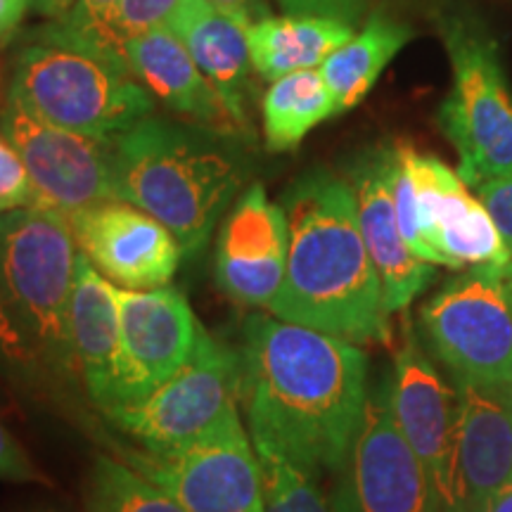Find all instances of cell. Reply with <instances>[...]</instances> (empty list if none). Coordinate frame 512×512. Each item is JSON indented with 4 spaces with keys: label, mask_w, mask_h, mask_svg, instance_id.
Returning <instances> with one entry per match:
<instances>
[{
    "label": "cell",
    "mask_w": 512,
    "mask_h": 512,
    "mask_svg": "<svg viewBox=\"0 0 512 512\" xmlns=\"http://www.w3.org/2000/svg\"><path fill=\"white\" fill-rule=\"evenodd\" d=\"M508 283H510V292H512V261L508 264Z\"/></svg>",
    "instance_id": "obj_38"
},
{
    "label": "cell",
    "mask_w": 512,
    "mask_h": 512,
    "mask_svg": "<svg viewBox=\"0 0 512 512\" xmlns=\"http://www.w3.org/2000/svg\"><path fill=\"white\" fill-rule=\"evenodd\" d=\"M339 114L320 69L280 76L261 100V126L271 152L294 150L318 124Z\"/></svg>",
    "instance_id": "obj_24"
},
{
    "label": "cell",
    "mask_w": 512,
    "mask_h": 512,
    "mask_svg": "<svg viewBox=\"0 0 512 512\" xmlns=\"http://www.w3.org/2000/svg\"><path fill=\"white\" fill-rule=\"evenodd\" d=\"M38 207V195L17 147L0 133V216Z\"/></svg>",
    "instance_id": "obj_30"
},
{
    "label": "cell",
    "mask_w": 512,
    "mask_h": 512,
    "mask_svg": "<svg viewBox=\"0 0 512 512\" xmlns=\"http://www.w3.org/2000/svg\"><path fill=\"white\" fill-rule=\"evenodd\" d=\"M5 392H8V389H5V384H3V382H0V399H3V396H5Z\"/></svg>",
    "instance_id": "obj_39"
},
{
    "label": "cell",
    "mask_w": 512,
    "mask_h": 512,
    "mask_svg": "<svg viewBox=\"0 0 512 512\" xmlns=\"http://www.w3.org/2000/svg\"><path fill=\"white\" fill-rule=\"evenodd\" d=\"M8 95L38 119L112 143L155 114V98L128 64L43 29H31L15 55Z\"/></svg>",
    "instance_id": "obj_5"
},
{
    "label": "cell",
    "mask_w": 512,
    "mask_h": 512,
    "mask_svg": "<svg viewBox=\"0 0 512 512\" xmlns=\"http://www.w3.org/2000/svg\"><path fill=\"white\" fill-rule=\"evenodd\" d=\"M0 91H3V76H0ZM0 95H3V93H0Z\"/></svg>",
    "instance_id": "obj_40"
},
{
    "label": "cell",
    "mask_w": 512,
    "mask_h": 512,
    "mask_svg": "<svg viewBox=\"0 0 512 512\" xmlns=\"http://www.w3.org/2000/svg\"><path fill=\"white\" fill-rule=\"evenodd\" d=\"M420 335L451 375L512 382L508 264H475L420 309Z\"/></svg>",
    "instance_id": "obj_8"
},
{
    "label": "cell",
    "mask_w": 512,
    "mask_h": 512,
    "mask_svg": "<svg viewBox=\"0 0 512 512\" xmlns=\"http://www.w3.org/2000/svg\"><path fill=\"white\" fill-rule=\"evenodd\" d=\"M413 31L406 24L377 12L358 34L339 46L320 64V74L328 83L339 114L351 110L370 93L389 62L411 41Z\"/></svg>",
    "instance_id": "obj_23"
},
{
    "label": "cell",
    "mask_w": 512,
    "mask_h": 512,
    "mask_svg": "<svg viewBox=\"0 0 512 512\" xmlns=\"http://www.w3.org/2000/svg\"><path fill=\"white\" fill-rule=\"evenodd\" d=\"M74 3L76 0H34V10L41 17L50 19V22H57L74 8Z\"/></svg>",
    "instance_id": "obj_36"
},
{
    "label": "cell",
    "mask_w": 512,
    "mask_h": 512,
    "mask_svg": "<svg viewBox=\"0 0 512 512\" xmlns=\"http://www.w3.org/2000/svg\"><path fill=\"white\" fill-rule=\"evenodd\" d=\"M446 46L453 86L439 110V126L458 150V176L472 188L512 176V95L496 43L453 24Z\"/></svg>",
    "instance_id": "obj_7"
},
{
    "label": "cell",
    "mask_w": 512,
    "mask_h": 512,
    "mask_svg": "<svg viewBox=\"0 0 512 512\" xmlns=\"http://www.w3.org/2000/svg\"><path fill=\"white\" fill-rule=\"evenodd\" d=\"M76 245L69 216L27 207L0 216V287L15 316L69 396L81 392L72 347Z\"/></svg>",
    "instance_id": "obj_4"
},
{
    "label": "cell",
    "mask_w": 512,
    "mask_h": 512,
    "mask_svg": "<svg viewBox=\"0 0 512 512\" xmlns=\"http://www.w3.org/2000/svg\"><path fill=\"white\" fill-rule=\"evenodd\" d=\"M0 482L15 484H50V479L38 470L22 444L0 420Z\"/></svg>",
    "instance_id": "obj_31"
},
{
    "label": "cell",
    "mask_w": 512,
    "mask_h": 512,
    "mask_svg": "<svg viewBox=\"0 0 512 512\" xmlns=\"http://www.w3.org/2000/svg\"><path fill=\"white\" fill-rule=\"evenodd\" d=\"M83 498L88 512H185L164 489L112 456L95 460Z\"/></svg>",
    "instance_id": "obj_26"
},
{
    "label": "cell",
    "mask_w": 512,
    "mask_h": 512,
    "mask_svg": "<svg viewBox=\"0 0 512 512\" xmlns=\"http://www.w3.org/2000/svg\"><path fill=\"white\" fill-rule=\"evenodd\" d=\"M290 230L283 204L271 202L261 183H252L233 204L216 245V283L245 306L273 302L285 278Z\"/></svg>",
    "instance_id": "obj_17"
},
{
    "label": "cell",
    "mask_w": 512,
    "mask_h": 512,
    "mask_svg": "<svg viewBox=\"0 0 512 512\" xmlns=\"http://www.w3.org/2000/svg\"><path fill=\"white\" fill-rule=\"evenodd\" d=\"M0 133L17 147L34 181L38 207L74 214L88 204L119 200L117 140H100L38 119L8 95L0 107Z\"/></svg>",
    "instance_id": "obj_11"
},
{
    "label": "cell",
    "mask_w": 512,
    "mask_h": 512,
    "mask_svg": "<svg viewBox=\"0 0 512 512\" xmlns=\"http://www.w3.org/2000/svg\"><path fill=\"white\" fill-rule=\"evenodd\" d=\"M169 29L181 38L197 67L211 81L233 117L242 138L252 136L249 93H252V57L247 29L233 22L209 0H185Z\"/></svg>",
    "instance_id": "obj_20"
},
{
    "label": "cell",
    "mask_w": 512,
    "mask_h": 512,
    "mask_svg": "<svg viewBox=\"0 0 512 512\" xmlns=\"http://www.w3.org/2000/svg\"><path fill=\"white\" fill-rule=\"evenodd\" d=\"M368 392V356L358 344L264 313L245 320L240 406L254 446L337 472Z\"/></svg>",
    "instance_id": "obj_1"
},
{
    "label": "cell",
    "mask_w": 512,
    "mask_h": 512,
    "mask_svg": "<svg viewBox=\"0 0 512 512\" xmlns=\"http://www.w3.org/2000/svg\"><path fill=\"white\" fill-rule=\"evenodd\" d=\"M354 36V24L330 17L268 15L247 27L254 72L264 81L302 69H318L339 46Z\"/></svg>",
    "instance_id": "obj_22"
},
{
    "label": "cell",
    "mask_w": 512,
    "mask_h": 512,
    "mask_svg": "<svg viewBox=\"0 0 512 512\" xmlns=\"http://www.w3.org/2000/svg\"><path fill=\"white\" fill-rule=\"evenodd\" d=\"M117 5L119 0H76L74 8L62 19H57V22L48 19L38 29H43L50 36L62 38V41L74 43V46L93 50V53L102 57L126 64V57L112 46L110 36H107Z\"/></svg>",
    "instance_id": "obj_28"
},
{
    "label": "cell",
    "mask_w": 512,
    "mask_h": 512,
    "mask_svg": "<svg viewBox=\"0 0 512 512\" xmlns=\"http://www.w3.org/2000/svg\"><path fill=\"white\" fill-rule=\"evenodd\" d=\"M117 453L185 512H264L259 458L240 411L181 451L117 446Z\"/></svg>",
    "instance_id": "obj_9"
},
{
    "label": "cell",
    "mask_w": 512,
    "mask_h": 512,
    "mask_svg": "<svg viewBox=\"0 0 512 512\" xmlns=\"http://www.w3.org/2000/svg\"><path fill=\"white\" fill-rule=\"evenodd\" d=\"M124 57L133 76L171 112L181 114L190 124L242 138L221 95L169 27L133 36L124 43Z\"/></svg>",
    "instance_id": "obj_19"
},
{
    "label": "cell",
    "mask_w": 512,
    "mask_h": 512,
    "mask_svg": "<svg viewBox=\"0 0 512 512\" xmlns=\"http://www.w3.org/2000/svg\"><path fill=\"white\" fill-rule=\"evenodd\" d=\"M482 512H512V477L486 501Z\"/></svg>",
    "instance_id": "obj_37"
},
{
    "label": "cell",
    "mask_w": 512,
    "mask_h": 512,
    "mask_svg": "<svg viewBox=\"0 0 512 512\" xmlns=\"http://www.w3.org/2000/svg\"><path fill=\"white\" fill-rule=\"evenodd\" d=\"M394 159L396 145L370 147L351 162L347 178L356 197L358 226L380 275L389 316L406 311L413 299L437 278L434 264L418 259L401 235L392 190Z\"/></svg>",
    "instance_id": "obj_18"
},
{
    "label": "cell",
    "mask_w": 512,
    "mask_h": 512,
    "mask_svg": "<svg viewBox=\"0 0 512 512\" xmlns=\"http://www.w3.org/2000/svg\"><path fill=\"white\" fill-rule=\"evenodd\" d=\"M79 252L124 290L171 283L183 259L176 235L136 204L105 200L69 214Z\"/></svg>",
    "instance_id": "obj_14"
},
{
    "label": "cell",
    "mask_w": 512,
    "mask_h": 512,
    "mask_svg": "<svg viewBox=\"0 0 512 512\" xmlns=\"http://www.w3.org/2000/svg\"><path fill=\"white\" fill-rule=\"evenodd\" d=\"M287 15L330 17L354 24L366 10L368 0H278Z\"/></svg>",
    "instance_id": "obj_33"
},
{
    "label": "cell",
    "mask_w": 512,
    "mask_h": 512,
    "mask_svg": "<svg viewBox=\"0 0 512 512\" xmlns=\"http://www.w3.org/2000/svg\"><path fill=\"white\" fill-rule=\"evenodd\" d=\"M72 347L83 392L98 411H107L117 401L119 382L117 285L81 252L72 294Z\"/></svg>",
    "instance_id": "obj_21"
},
{
    "label": "cell",
    "mask_w": 512,
    "mask_h": 512,
    "mask_svg": "<svg viewBox=\"0 0 512 512\" xmlns=\"http://www.w3.org/2000/svg\"><path fill=\"white\" fill-rule=\"evenodd\" d=\"M29 10H34V0H0V48L17 36Z\"/></svg>",
    "instance_id": "obj_35"
},
{
    "label": "cell",
    "mask_w": 512,
    "mask_h": 512,
    "mask_svg": "<svg viewBox=\"0 0 512 512\" xmlns=\"http://www.w3.org/2000/svg\"><path fill=\"white\" fill-rule=\"evenodd\" d=\"M185 0H119L110 22V43L124 55V43L145 31L169 27Z\"/></svg>",
    "instance_id": "obj_29"
},
{
    "label": "cell",
    "mask_w": 512,
    "mask_h": 512,
    "mask_svg": "<svg viewBox=\"0 0 512 512\" xmlns=\"http://www.w3.org/2000/svg\"><path fill=\"white\" fill-rule=\"evenodd\" d=\"M477 195L491 219H494L505 247L512 254V176L482 183L477 188Z\"/></svg>",
    "instance_id": "obj_32"
},
{
    "label": "cell",
    "mask_w": 512,
    "mask_h": 512,
    "mask_svg": "<svg viewBox=\"0 0 512 512\" xmlns=\"http://www.w3.org/2000/svg\"><path fill=\"white\" fill-rule=\"evenodd\" d=\"M389 380L396 425L420 458L444 505L456 437L458 394L456 384L448 382L434 366L432 351L408 316L401 320V342Z\"/></svg>",
    "instance_id": "obj_16"
},
{
    "label": "cell",
    "mask_w": 512,
    "mask_h": 512,
    "mask_svg": "<svg viewBox=\"0 0 512 512\" xmlns=\"http://www.w3.org/2000/svg\"><path fill=\"white\" fill-rule=\"evenodd\" d=\"M261 470L264 512H332L318 472L266 446H254Z\"/></svg>",
    "instance_id": "obj_27"
},
{
    "label": "cell",
    "mask_w": 512,
    "mask_h": 512,
    "mask_svg": "<svg viewBox=\"0 0 512 512\" xmlns=\"http://www.w3.org/2000/svg\"><path fill=\"white\" fill-rule=\"evenodd\" d=\"M290 230L285 278L268 311L354 344H389L392 323L384 306L347 178L313 169L283 192Z\"/></svg>",
    "instance_id": "obj_2"
},
{
    "label": "cell",
    "mask_w": 512,
    "mask_h": 512,
    "mask_svg": "<svg viewBox=\"0 0 512 512\" xmlns=\"http://www.w3.org/2000/svg\"><path fill=\"white\" fill-rule=\"evenodd\" d=\"M117 299L119 382L114 406H124L143 399L188 361L202 323L185 294L171 285L155 290L117 287Z\"/></svg>",
    "instance_id": "obj_13"
},
{
    "label": "cell",
    "mask_w": 512,
    "mask_h": 512,
    "mask_svg": "<svg viewBox=\"0 0 512 512\" xmlns=\"http://www.w3.org/2000/svg\"><path fill=\"white\" fill-rule=\"evenodd\" d=\"M456 437L444 512H482L512 477V382L453 375Z\"/></svg>",
    "instance_id": "obj_12"
},
{
    "label": "cell",
    "mask_w": 512,
    "mask_h": 512,
    "mask_svg": "<svg viewBox=\"0 0 512 512\" xmlns=\"http://www.w3.org/2000/svg\"><path fill=\"white\" fill-rule=\"evenodd\" d=\"M209 3L245 29L252 27V24L259 22V19L271 15V10H268L264 0H209Z\"/></svg>",
    "instance_id": "obj_34"
},
{
    "label": "cell",
    "mask_w": 512,
    "mask_h": 512,
    "mask_svg": "<svg viewBox=\"0 0 512 512\" xmlns=\"http://www.w3.org/2000/svg\"><path fill=\"white\" fill-rule=\"evenodd\" d=\"M114 157L119 200L162 221L183 256L204 252L249 176L238 136L155 114L114 143Z\"/></svg>",
    "instance_id": "obj_3"
},
{
    "label": "cell",
    "mask_w": 512,
    "mask_h": 512,
    "mask_svg": "<svg viewBox=\"0 0 512 512\" xmlns=\"http://www.w3.org/2000/svg\"><path fill=\"white\" fill-rule=\"evenodd\" d=\"M418 200V226L434 266L510 264L512 254L484 204L441 159L403 145Z\"/></svg>",
    "instance_id": "obj_15"
},
{
    "label": "cell",
    "mask_w": 512,
    "mask_h": 512,
    "mask_svg": "<svg viewBox=\"0 0 512 512\" xmlns=\"http://www.w3.org/2000/svg\"><path fill=\"white\" fill-rule=\"evenodd\" d=\"M337 475L332 512H444L430 475L396 425L389 373L368 392Z\"/></svg>",
    "instance_id": "obj_10"
},
{
    "label": "cell",
    "mask_w": 512,
    "mask_h": 512,
    "mask_svg": "<svg viewBox=\"0 0 512 512\" xmlns=\"http://www.w3.org/2000/svg\"><path fill=\"white\" fill-rule=\"evenodd\" d=\"M240 411V351L200 330L188 361L136 403L102 411L147 453H174L195 444Z\"/></svg>",
    "instance_id": "obj_6"
},
{
    "label": "cell",
    "mask_w": 512,
    "mask_h": 512,
    "mask_svg": "<svg viewBox=\"0 0 512 512\" xmlns=\"http://www.w3.org/2000/svg\"><path fill=\"white\" fill-rule=\"evenodd\" d=\"M0 382L5 384L10 396L24 401L27 406L74 403L43 363V358L38 356L27 332L22 330L3 287H0Z\"/></svg>",
    "instance_id": "obj_25"
}]
</instances>
